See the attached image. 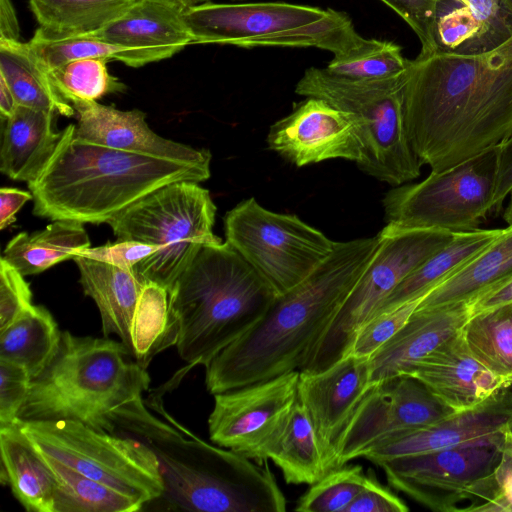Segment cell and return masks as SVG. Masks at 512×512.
Returning <instances> with one entry per match:
<instances>
[{"label":"cell","mask_w":512,"mask_h":512,"mask_svg":"<svg viewBox=\"0 0 512 512\" xmlns=\"http://www.w3.org/2000/svg\"><path fill=\"white\" fill-rule=\"evenodd\" d=\"M403 99L411 146L432 172L498 146L512 132V37L482 53L409 60Z\"/></svg>","instance_id":"1"},{"label":"cell","mask_w":512,"mask_h":512,"mask_svg":"<svg viewBox=\"0 0 512 512\" xmlns=\"http://www.w3.org/2000/svg\"><path fill=\"white\" fill-rule=\"evenodd\" d=\"M379 235L335 242L329 257L303 282L278 296L263 318L205 368L217 394L300 370L366 270Z\"/></svg>","instance_id":"2"},{"label":"cell","mask_w":512,"mask_h":512,"mask_svg":"<svg viewBox=\"0 0 512 512\" xmlns=\"http://www.w3.org/2000/svg\"><path fill=\"white\" fill-rule=\"evenodd\" d=\"M210 176V165L186 164L81 140L75 136V124H70L28 188L36 216L101 224L163 186L179 181L201 183Z\"/></svg>","instance_id":"3"},{"label":"cell","mask_w":512,"mask_h":512,"mask_svg":"<svg viewBox=\"0 0 512 512\" xmlns=\"http://www.w3.org/2000/svg\"><path fill=\"white\" fill-rule=\"evenodd\" d=\"M170 423L154 416L143 397L118 411L117 430L143 439L160 462L162 498L173 508L201 512H263L273 496L274 476L267 463L215 447L176 430L159 401L149 403Z\"/></svg>","instance_id":"4"},{"label":"cell","mask_w":512,"mask_h":512,"mask_svg":"<svg viewBox=\"0 0 512 512\" xmlns=\"http://www.w3.org/2000/svg\"><path fill=\"white\" fill-rule=\"evenodd\" d=\"M147 369L122 343L61 332L58 349L31 381L18 419L73 420L116 434V414L149 388Z\"/></svg>","instance_id":"5"},{"label":"cell","mask_w":512,"mask_h":512,"mask_svg":"<svg viewBox=\"0 0 512 512\" xmlns=\"http://www.w3.org/2000/svg\"><path fill=\"white\" fill-rule=\"evenodd\" d=\"M170 296L181 324L176 347L190 367H206L252 329L278 297L225 241L203 246Z\"/></svg>","instance_id":"6"},{"label":"cell","mask_w":512,"mask_h":512,"mask_svg":"<svg viewBox=\"0 0 512 512\" xmlns=\"http://www.w3.org/2000/svg\"><path fill=\"white\" fill-rule=\"evenodd\" d=\"M193 44L314 47L334 57L366 47L351 18L332 8L286 2L225 4L211 1L182 10Z\"/></svg>","instance_id":"7"},{"label":"cell","mask_w":512,"mask_h":512,"mask_svg":"<svg viewBox=\"0 0 512 512\" xmlns=\"http://www.w3.org/2000/svg\"><path fill=\"white\" fill-rule=\"evenodd\" d=\"M210 192L193 181L163 186L108 221L117 239L156 247L134 271L144 282L171 290L203 246L223 244L213 232L216 215Z\"/></svg>","instance_id":"8"},{"label":"cell","mask_w":512,"mask_h":512,"mask_svg":"<svg viewBox=\"0 0 512 512\" xmlns=\"http://www.w3.org/2000/svg\"><path fill=\"white\" fill-rule=\"evenodd\" d=\"M405 73L387 79L351 80L310 67L295 87L296 94L322 99L358 119L364 153L357 166L392 187L418 178L422 166L406 127Z\"/></svg>","instance_id":"9"},{"label":"cell","mask_w":512,"mask_h":512,"mask_svg":"<svg viewBox=\"0 0 512 512\" xmlns=\"http://www.w3.org/2000/svg\"><path fill=\"white\" fill-rule=\"evenodd\" d=\"M15 424L40 452L144 505L164 495L160 462L143 441L73 420L17 419Z\"/></svg>","instance_id":"10"},{"label":"cell","mask_w":512,"mask_h":512,"mask_svg":"<svg viewBox=\"0 0 512 512\" xmlns=\"http://www.w3.org/2000/svg\"><path fill=\"white\" fill-rule=\"evenodd\" d=\"M366 270L309 353L301 371L317 372L347 356L357 330L391 292L453 238L435 229L402 228L387 223Z\"/></svg>","instance_id":"11"},{"label":"cell","mask_w":512,"mask_h":512,"mask_svg":"<svg viewBox=\"0 0 512 512\" xmlns=\"http://www.w3.org/2000/svg\"><path fill=\"white\" fill-rule=\"evenodd\" d=\"M225 242L281 296L303 282L332 253L335 242L294 214L245 199L224 216Z\"/></svg>","instance_id":"12"},{"label":"cell","mask_w":512,"mask_h":512,"mask_svg":"<svg viewBox=\"0 0 512 512\" xmlns=\"http://www.w3.org/2000/svg\"><path fill=\"white\" fill-rule=\"evenodd\" d=\"M497 146L423 181L389 190L383 200L386 222L402 228L460 233L479 229L492 212Z\"/></svg>","instance_id":"13"},{"label":"cell","mask_w":512,"mask_h":512,"mask_svg":"<svg viewBox=\"0 0 512 512\" xmlns=\"http://www.w3.org/2000/svg\"><path fill=\"white\" fill-rule=\"evenodd\" d=\"M453 412L414 377L398 375L373 383L341 435L337 467L381 444L430 427Z\"/></svg>","instance_id":"14"},{"label":"cell","mask_w":512,"mask_h":512,"mask_svg":"<svg viewBox=\"0 0 512 512\" xmlns=\"http://www.w3.org/2000/svg\"><path fill=\"white\" fill-rule=\"evenodd\" d=\"M502 444L439 449L388 459L377 466L396 491L433 511L455 512L466 503L473 485L495 469Z\"/></svg>","instance_id":"15"},{"label":"cell","mask_w":512,"mask_h":512,"mask_svg":"<svg viewBox=\"0 0 512 512\" xmlns=\"http://www.w3.org/2000/svg\"><path fill=\"white\" fill-rule=\"evenodd\" d=\"M299 370L214 394L210 440L257 462L297 400Z\"/></svg>","instance_id":"16"},{"label":"cell","mask_w":512,"mask_h":512,"mask_svg":"<svg viewBox=\"0 0 512 512\" xmlns=\"http://www.w3.org/2000/svg\"><path fill=\"white\" fill-rule=\"evenodd\" d=\"M268 148L301 168L331 159L359 164L364 145L358 119L314 97L294 105L268 130Z\"/></svg>","instance_id":"17"},{"label":"cell","mask_w":512,"mask_h":512,"mask_svg":"<svg viewBox=\"0 0 512 512\" xmlns=\"http://www.w3.org/2000/svg\"><path fill=\"white\" fill-rule=\"evenodd\" d=\"M370 383L369 358L347 355L330 367L299 371L297 399L306 410L330 470L341 435Z\"/></svg>","instance_id":"18"},{"label":"cell","mask_w":512,"mask_h":512,"mask_svg":"<svg viewBox=\"0 0 512 512\" xmlns=\"http://www.w3.org/2000/svg\"><path fill=\"white\" fill-rule=\"evenodd\" d=\"M507 431H512V390L504 388L474 407L453 412L430 427L381 444L362 458L378 465L388 459L439 449L502 443Z\"/></svg>","instance_id":"19"},{"label":"cell","mask_w":512,"mask_h":512,"mask_svg":"<svg viewBox=\"0 0 512 512\" xmlns=\"http://www.w3.org/2000/svg\"><path fill=\"white\" fill-rule=\"evenodd\" d=\"M81 140L131 153L194 165H211L208 149L164 138L151 130L146 115L138 109L122 111L97 101L73 105Z\"/></svg>","instance_id":"20"},{"label":"cell","mask_w":512,"mask_h":512,"mask_svg":"<svg viewBox=\"0 0 512 512\" xmlns=\"http://www.w3.org/2000/svg\"><path fill=\"white\" fill-rule=\"evenodd\" d=\"M184 8L159 0H137L125 13L92 35L126 48L123 63L140 67L173 56L193 37L182 18Z\"/></svg>","instance_id":"21"},{"label":"cell","mask_w":512,"mask_h":512,"mask_svg":"<svg viewBox=\"0 0 512 512\" xmlns=\"http://www.w3.org/2000/svg\"><path fill=\"white\" fill-rule=\"evenodd\" d=\"M404 375L422 382L454 412L474 407L495 392L508 388L472 354L462 329Z\"/></svg>","instance_id":"22"},{"label":"cell","mask_w":512,"mask_h":512,"mask_svg":"<svg viewBox=\"0 0 512 512\" xmlns=\"http://www.w3.org/2000/svg\"><path fill=\"white\" fill-rule=\"evenodd\" d=\"M471 317L470 304L419 309L370 362V383L404 375L416 362L459 332Z\"/></svg>","instance_id":"23"},{"label":"cell","mask_w":512,"mask_h":512,"mask_svg":"<svg viewBox=\"0 0 512 512\" xmlns=\"http://www.w3.org/2000/svg\"><path fill=\"white\" fill-rule=\"evenodd\" d=\"M57 115L18 105L2 130L0 171L14 181H34L56 150L62 131L54 127Z\"/></svg>","instance_id":"24"},{"label":"cell","mask_w":512,"mask_h":512,"mask_svg":"<svg viewBox=\"0 0 512 512\" xmlns=\"http://www.w3.org/2000/svg\"><path fill=\"white\" fill-rule=\"evenodd\" d=\"M85 295L97 305L105 337L117 335L132 353L131 324L144 282L134 270L73 256ZM133 355V354H132Z\"/></svg>","instance_id":"25"},{"label":"cell","mask_w":512,"mask_h":512,"mask_svg":"<svg viewBox=\"0 0 512 512\" xmlns=\"http://www.w3.org/2000/svg\"><path fill=\"white\" fill-rule=\"evenodd\" d=\"M271 460L287 484L312 485L330 471L310 418L296 400L257 462Z\"/></svg>","instance_id":"26"},{"label":"cell","mask_w":512,"mask_h":512,"mask_svg":"<svg viewBox=\"0 0 512 512\" xmlns=\"http://www.w3.org/2000/svg\"><path fill=\"white\" fill-rule=\"evenodd\" d=\"M1 478L29 512H54V477L42 454L14 423L0 428Z\"/></svg>","instance_id":"27"},{"label":"cell","mask_w":512,"mask_h":512,"mask_svg":"<svg viewBox=\"0 0 512 512\" xmlns=\"http://www.w3.org/2000/svg\"><path fill=\"white\" fill-rule=\"evenodd\" d=\"M512 277V226L424 296L417 308L470 303Z\"/></svg>","instance_id":"28"},{"label":"cell","mask_w":512,"mask_h":512,"mask_svg":"<svg viewBox=\"0 0 512 512\" xmlns=\"http://www.w3.org/2000/svg\"><path fill=\"white\" fill-rule=\"evenodd\" d=\"M503 230L504 228H479L455 233L450 242L405 278L380 304L373 315L424 297L492 243Z\"/></svg>","instance_id":"29"},{"label":"cell","mask_w":512,"mask_h":512,"mask_svg":"<svg viewBox=\"0 0 512 512\" xmlns=\"http://www.w3.org/2000/svg\"><path fill=\"white\" fill-rule=\"evenodd\" d=\"M0 76L18 105L72 117L76 111L56 89L49 70L28 42L0 38Z\"/></svg>","instance_id":"30"},{"label":"cell","mask_w":512,"mask_h":512,"mask_svg":"<svg viewBox=\"0 0 512 512\" xmlns=\"http://www.w3.org/2000/svg\"><path fill=\"white\" fill-rule=\"evenodd\" d=\"M90 246L84 224L54 220L45 229L21 232L6 245L2 258L23 276L39 274L52 266L72 260L74 254Z\"/></svg>","instance_id":"31"},{"label":"cell","mask_w":512,"mask_h":512,"mask_svg":"<svg viewBox=\"0 0 512 512\" xmlns=\"http://www.w3.org/2000/svg\"><path fill=\"white\" fill-rule=\"evenodd\" d=\"M180 331V319L170 290L154 282H146L131 324L135 360L147 369L156 355L177 345Z\"/></svg>","instance_id":"32"},{"label":"cell","mask_w":512,"mask_h":512,"mask_svg":"<svg viewBox=\"0 0 512 512\" xmlns=\"http://www.w3.org/2000/svg\"><path fill=\"white\" fill-rule=\"evenodd\" d=\"M60 339L61 331L51 313L32 305L0 330V359L22 366L34 379L54 357Z\"/></svg>","instance_id":"33"},{"label":"cell","mask_w":512,"mask_h":512,"mask_svg":"<svg viewBox=\"0 0 512 512\" xmlns=\"http://www.w3.org/2000/svg\"><path fill=\"white\" fill-rule=\"evenodd\" d=\"M137 0H28L39 30L50 37L98 32Z\"/></svg>","instance_id":"34"},{"label":"cell","mask_w":512,"mask_h":512,"mask_svg":"<svg viewBox=\"0 0 512 512\" xmlns=\"http://www.w3.org/2000/svg\"><path fill=\"white\" fill-rule=\"evenodd\" d=\"M40 453L55 481L54 512H135L144 506L140 501Z\"/></svg>","instance_id":"35"},{"label":"cell","mask_w":512,"mask_h":512,"mask_svg":"<svg viewBox=\"0 0 512 512\" xmlns=\"http://www.w3.org/2000/svg\"><path fill=\"white\" fill-rule=\"evenodd\" d=\"M477 360L512 385V303L473 314L462 327Z\"/></svg>","instance_id":"36"},{"label":"cell","mask_w":512,"mask_h":512,"mask_svg":"<svg viewBox=\"0 0 512 512\" xmlns=\"http://www.w3.org/2000/svg\"><path fill=\"white\" fill-rule=\"evenodd\" d=\"M103 58H85L69 62L50 72L53 83L72 105L92 102L110 93L123 92L126 86L112 76Z\"/></svg>","instance_id":"37"},{"label":"cell","mask_w":512,"mask_h":512,"mask_svg":"<svg viewBox=\"0 0 512 512\" xmlns=\"http://www.w3.org/2000/svg\"><path fill=\"white\" fill-rule=\"evenodd\" d=\"M409 59L392 41L370 39L369 44L348 56L333 57L324 67L329 73L351 80H379L402 75Z\"/></svg>","instance_id":"38"},{"label":"cell","mask_w":512,"mask_h":512,"mask_svg":"<svg viewBox=\"0 0 512 512\" xmlns=\"http://www.w3.org/2000/svg\"><path fill=\"white\" fill-rule=\"evenodd\" d=\"M361 465H342L326 473L298 499V512H345L363 487Z\"/></svg>","instance_id":"39"},{"label":"cell","mask_w":512,"mask_h":512,"mask_svg":"<svg viewBox=\"0 0 512 512\" xmlns=\"http://www.w3.org/2000/svg\"><path fill=\"white\" fill-rule=\"evenodd\" d=\"M28 43L49 72L69 62L85 58H103L108 61L123 62L127 53L126 48L100 40L90 34L50 37L38 28Z\"/></svg>","instance_id":"40"},{"label":"cell","mask_w":512,"mask_h":512,"mask_svg":"<svg viewBox=\"0 0 512 512\" xmlns=\"http://www.w3.org/2000/svg\"><path fill=\"white\" fill-rule=\"evenodd\" d=\"M461 511L512 512V431H507L495 469L469 490Z\"/></svg>","instance_id":"41"},{"label":"cell","mask_w":512,"mask_h":512,"mask_svg":"<svg viewBox=\"0 0 512 512\" xmlns=\"http://www.w3.org/2000/svg\"><path fill=\"white\" fill-rule=\"evenodd\" d=\"M478 22L469 6L454 0L450 8L437 6L434 39L437 51L455 54H475Z\"/></svg>","instance_id":"42"},{"label":"cell","mask_w":512,"mask_h":512,"mask_svg":"<svg viewBox=\"0 0 512 512\" xmlns=\"http://www.w3.org/2000/svg\"><path fill=\"white\" fill-rule=\"evenodd\" d=\"M423 298L411 300L394 309L373 315L355 333L347 355L372 357L404 326Z\"/></svg>","instance_id":"43"},{"label":"cell","mask_w":512,"mask_h":512,"mask_svg":"<svg viewBox=\"0 0 512 512\" xmlns=\"http://www.w3.org/2000/svg\"><path fill=\"white\" fill-rule=\"evenodd\" d=\"M460 1L469 6L478 22L476 53L492 50L512 37V11L503 0Z\"/></svg>","instance_id":"44"},{"label":"cell","mask_w":512,"mask_h":512,"mask_svg":"<svg viewBox=\"0 0 512 512\" xmlns=\"http://www.w3.org/2000/svg\"><path fill=\"white\" fill-rule=\"evenodd\" d=\"M31 381L25 368L0 359V428L12 426L18 419Z\"/></svg>","instance_id":"45"},{"label":"cell","mask_w":512,"mask_h":512,"mask_svg":"<svg viewBox=\"0 0 512 512\" xmlns=\"http://www.w3.org/2000/svg\"><path fill=\"white\" fill-rule=\"evenodd\" d=\"M33 305L29 284L14 266L0 261V330H3Z\"/></svg>","instance_id":"46"},{"label":"cell","mask_w":512,"mask_h":512,"mask_svg":"<svg viewBox=\"0 0 512 512\" xmlns=\"http://www.w3.org/2000/svg\"><path fill=\"white\" fill-rule=\"evenodd\" d=\"M414 31L421 43L419 55L437 51L434 26L439 0H381Z\"/></svg>","instance_id":"47"},{"label":"cell","mask_w":512,"mask_h":512,"mask_svg":"<svg viewBox=\"0 0 512 512\" xmlns=\"http://www.w3.org/2000/svg\"><path fill=\"white\" fill-rule=\"evenodd\" d=\"M156 252V247L135 240L117 239L102 246L87 247L77 251L74 256L134 270L142 260Z\"/></svg>","instance_id":"48"},{"label":"cell","mask_w":512,"mask_h":512,"mask_svg":"<svg viewBox=\"0 0 512 512\" xmlns=\"http://www.w3.org/2000/svg\"><path fill=\"white\" fill-rule=\"evenodd\" d=\"M409 507L369 468L362 489L345 512H407Z\"/></svg>","instance_id":"49"},{"label":"cell","mask_w":512,"mask_h":512,"mask_svg":"<svg viewBox=\"0 0 512 512\" xmlns=\"http://www.w3.org/2000/svg\"><path fill=\"white\" fill-rule=\"evenodd\" d=\"M495 189L492 212L499 213L503 202L512 192V132L498 146Z\"/></svg>","instance_id":"50"},{"label":"cell","mask_w":512,"mask_h":512,"mask_svg":"<svg viewBox=\"0 0 512 512\" xmlns=\"http://www.w3.org/2000/svg\"><path fill=\"white\" fill-rule=\"evenodd\" d=\"M30 200H33L30 191L13 187L0 189V229H5L16 221L18 211Z\"/></svg>","instance_id":"51"},{"label":"cell","mask_w":512,"mask_h":512,"mask_svg":"<svg viewBox=\"0 0 512 512\" xmlns=\"http://www.w3.org/2000/svg\"><path fill=\"white\" fill-rule=\"evenodd\" d=\"M509 303H512V277L471 301V316Z\"/></svg>","instance_id":"52"},{"label":"cell","mask_w":512,"mask_h":512,"mask_svg":"<svg viewBox=\"0 0 512 512\" xmlns=\"http://www.w3.org/2000/svg\"><path fill=\"white\" fill-rule=\"evenodd\" d=\"M19 24L10 0H0V38L19 40Z\"/></svg>","instance_id":"53"},{"label":"cell","mask_w":512,"mask_h":512,"mask_svg":"<svg viewBox=\"0 0 512 512\" xmlns=\"http://www.w3.org/2000/svg\"><path fill=\"white\" fill-rule=\"evenodd\" d=\"M18 104L3 77L0 76V115L2 121L12 116Z\"/></svg>","instance_id":"54"},{"label":"cell","mask_w":512,"mask_h":512,"mask_svg":"<svg viewBox=\"0 0 512 512\" xmlns=\"http://www.w3.org/2000/svg\"><path fill=\"white\" fill-rule=\"evenodd\" d=\"M159 1H165V2H169V3L175 4L177 6H180L182 8H187V7H190V6H194V5L202 4V3H205V2H209L211 0H159Z\"/></svg>","instance_id":"55"},{"label":"cell","mask_w":512,"mask_h":512,"mask_svg":"<svg viewBox=\"0 0 512 512\" xmlns=\"http://www.w3.org/2000/svg\"><path fill=\"white\" fill-rule=\"evenodd\" d=\"M503 218L508 226H512V192L510 201L504 210Z\"/></svg>","instance_id":"56"},{"label":"cell","mask_w":512,"mask_h":512,"mask_svg":"<svg viewBox=\"0 0 512 512\" xmlns=\"http://www.w3.org/2000/svg\"><path fill=\"white\" fill-rule=\"evenodd\" d=\"M506 5L510 8V10L512 11V0H503Z\"/></svg>","instance_id":"57"}]
</instances>
